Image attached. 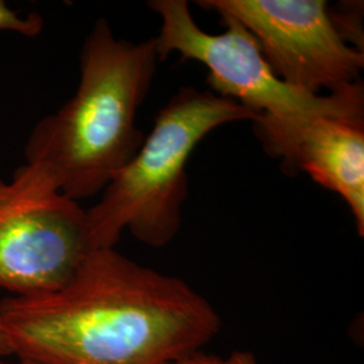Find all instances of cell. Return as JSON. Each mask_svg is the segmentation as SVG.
<instances>
[{
    "label": "cell",
    "instance_id": "10",
    "mask_svg": "<svg viewBox=\"0 0 364 364\" xmlns=\"http://www.w3.org/2000/svg\"><path fill=\"white\" fill-rule=\"evenodd\" d=\"M13 355L11 348L9 346V341L6 338V332H4V328H3V323H1V317H0V359L1 358H6V356H10Z\"/></svg>",
    "mask_w": 364,
    "mask_h": 364
},
{
    "label": "cell",
    "instance_id": "2",
    "mask_svg": "<svg viewBox=\"0 0 364 364\" xmlns=\"http://www.w3.org/2000/svg\"><path fill=\"white\" fill-rule=\"evenodd\" d=\"M158 63L156 39L117 38L105 19H97L81 49L77 91L36 124L26 162L43 166L77 203L100 195L144 144L136 114Z\"/></svg>",
    "mask_w": 364,
    "mask_h": 364
},
{
    "label": "cell",
    "instance_id": "7",
    "mask_svg": "<svg viewBox=\"0 0 364 364\" xmlns=\"http://www.w3.org/2000/svg\"><path fill=\"white\" fill-rule=\"evenodd\" d=\"M338 193L364 235V117H321L304 131L287 165Z\"/></svg>",
    "mask_w": 364,
    "mask_h": 364
},
{
    "label": "cell",
    "instance_id": "9",
    "mask_svg": "<svg viewBox=\"0 0 364 364\" xmlns=\"http://www.w3.org/2000/svg\"><path fill=\"white\" fill-rule=\"evenodd\" d=\"M174 364H258V362L251 352L235 351L228 358H220L198 351Z\"/></svg>",
    "mask_w": 364,
    "mask_h": 364
},
{
    "label": "cell",
    "instance_id": "4",
    "mask_svg": "<svg viewBox=\"0 0 364 364\" xmlns=\"http://www.w3.org/2000/svg\"><path fill=\"white\" fill-rule=\"evenodd\" d=\"M149 6L161 18L154 38L159 61L178 53L182 60L205 66L213 93L259 117L255 127L266 151L287 166L301 135L317 117H364L360 81L326 95L301 91L274 73L255 38L232 16L220 14L225 30L209 34L197 26L185 0H153Z\"/></svg>",
    "mask_w": 364,
    "mask_h": 364
},
{
    "label": "cell",
    "instance_id": "6",
    "mask_svg": "<svg viewBox=\"0 0 364 364\" xmlns=\"http://www.w3.org/2000/svg\"><path fill=\"white\" fill-rule=\"evenodd\" d=\"M247 28L274 73L301 91L321 95L359 81L363 50L340 33L326 0H201Z\"/></svg>",
    "mask_w": 364,
    "mask_h": 364
},
{
    "label": "cell",
    "instance_id": "5",
    "mask_svg": "<svg viewBox=\"0 0 364 364\" xmlns=\"http://www.w3.org/2000/svg\"><path fill=\"white\" fill-rule=\"evenodd\" d=\"M95 250L87 209L43 166L25 162L0 177V289L14 297L53 291Z\"/></svg>",
    "mask_w": 364,
    "mask_h": 364
},
{
    "label": "cell",
    "instance_id": "11",
    "mask_svg": "<svg viewBox=\"0 0 364 364\" xmlns=\"http://www.w3.org/2000/svg\"><path fill=\"white\" fill-rule=\"evenodd\" d=\"M0 364H39L36 362H30V360H23V359H18L16 362H3L0 360Z\"/></svg>",
    "mask_w": 364,
    "mask_h": 364
},
{
    "label": "cell",
    "instance_id": "8",
    "mask_svg": "<svg viewBox=\"0 0 364 364\" xmlns=\"http://www.w3.org/2000/svg\"><path fill=\"white\" fill-rule=\"evenodd\" d=\"M43 30V18L39 14H22L14 11L3 0H0V31H11L27 38H34Z\"/></svg>",
    "mask_w": 364,
    "mask_h": 364
},
{
    "label": "cell",
    "instance_id": "1",
    "mask_svg": "<svg viewBox=\"0 0 364 364\" xmlns=\"http://www.w3.org/2000/svg\"><path fill=\"white\" fill-rule=\"evenodd\" d=\"M13 355L39 364H174L220 332L208 299L177 277L97 248L63 287L0 301Z\"/></svg>",
    "mask_w": 364,
    "mask_h": 364
},
{
    "label": "cell",
    "instance_id": "3",
    "mask_svg": "<svg viewBox=\"0 0 364 364\" xmlns=\"http://www.w3.org/2000/svg\"><path fill=\"white\" fill-rule=\"evenodd\" d=\"M259 117L232 99L182 88L156 117L144 144L87 209L93 247L115 248L123 231L164 247L178 234L188 197L186 165L210 131Z\"/></svg>",
    "mask_w": 364,
    "mask_h": 364
}]
</instances>
